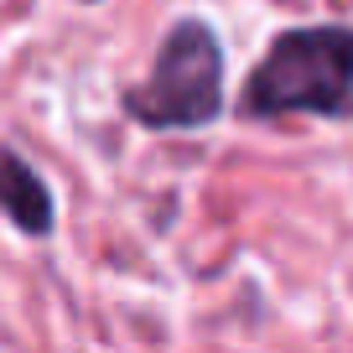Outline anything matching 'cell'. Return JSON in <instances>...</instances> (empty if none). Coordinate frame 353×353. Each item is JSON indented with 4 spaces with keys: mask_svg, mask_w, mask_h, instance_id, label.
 I'll use <instances>...</instances> for the list:
<instances>
[{
    "mask_svg": "<svg viewBox=\"0 0 353 353\" xmlns=\"http://www.w3.org/2000/svg\"><path fill=\"white\" fill-rule=\"evenodd\" d=\"M244 114H353V26H301L276 37L244 83Z\"/></svg>",
    "mask_w": 353,
    "mask_h": 353,
    "instance_id": "obj_1",
    "label": "cell"
},
{
    "mask_svg": "<svg viewBox=\"0 0 353 353\" xmlns=\"http://www.w3.org/2000/svg\"><path fill=\"white\" fill-rule=\"evenodd\" d=\"M130 114L156 130H182V125H208L223 110V52L219 37L203 21H176L172 37L156 52V68L141 88L125 94Z\"/></svg>",
    "mask_w": 353,
    "mask_h": 353,
    "instance_id": "obj_2",
    "label": "cell"
},
{
    "mask_svg": "<svg viewBox=\"0 0 353 353\" xmlns=\"http://www.w3.org/2000/svg\"><path fill=\"white\" fill-rule=\"evenodd\" d=\"M0 213L26 234L52 229V192H47V182L6 145H0Z\"/></svg>",
    "mask_w": 353,
    "mask_h": 353,
    "instance_id": "obj_3",
    "label": "cell"
}]
</instances>
